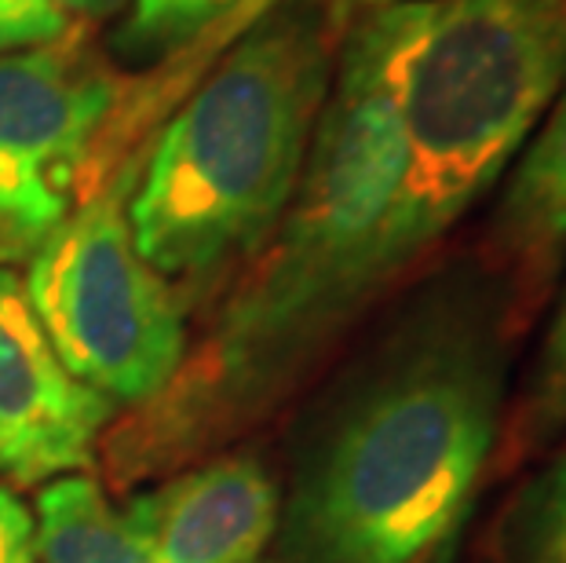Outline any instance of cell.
Segmentation results:
<instances>
[{
    "label": "cell",
    "instance_id": "cell-16",
    "mask_svg": "<svg viewBox=\"0 0 566 563\" xmlns=\"http://www.w3.org/2000/svg\"><path fill=\"white\" fill-rule=\"evenodd\" d=\"M66 11H81V15H106V11H114L122 0H59Z\"/></svg>",
    "mask_w": 566,
    "mask_h": 563
},
{
    "label": "cell",
    "instance_id": "cell-5",
    "mask_svg": "<svg viewBox=\"0 0 566 563\" xmlns=\"http://www.w3.org/2000/svg\"><path fill=\"white\" fill-rule=\"evenodd\" d=\"M128 176L92 190L30 253V307L81 385L114 406H143L187 363L172 282L136 249Z\"/></svg>",
    "mask_w": 566,
    "mask_h": 563
},
{
    "label": "cell",
    "instance_id": "cell-3",
    "mask_svg": "<svg viewBox=\"0 0 566 563\" xmlns=\"http://www.w3.org/2000/svg\"><path fill=\"white\" fill-rule=\"evenodd\" d=\"M347 33L336 0H274L161 128L128 227L165 282L205 285L274 234Z\"/></svg>",
    "mask_w": 566,
    "mask_h": 563
},
{
    "label": "cell",
    "instance_id": "cell-9",
    "mask_svg": "<svg viewBox=\"0 0 566 563\" xmlns=\"http://www.w3.org/2000/svg\"><path fill=\"white\" fill-rule=\"evenodd\" d=\"M493 246L515 304L537 301L566 260V85L509 173L493 220Z\"/></svg>",
    "mask_w": 566,
    "mask_h": 563
},
{
    "label": "cell",
    "instance_id": "cell-11",
    "mask_svg": "<svg viewBox=\"0 0 566 563\" xmlns=\"http://www.w3.org/2000/svg\"><path fill=\"white\" fill-rule=\"evenodd\" d=\"M497 563H566V450L515 490L497 523Z\"/></svg>",
    "mask_w": 566,
    "mask_h": 563
},
{
    "label": "cell",
    "instance_id": "cell-8",
    "mask_svg": "<svg viewBox=\"0 0 566 563\" xmlns=\"http://www.w3.org/2000/svg\"><path fill=\"white\" fill-rule=\"evenodd\" d=\"M161 563H260L274 545L282 494L249 453L205 461L125 509Z\"/></svg>",
    "mask_w": 566,
    "mask_h": 563
},
{
    "label": "cell",
    "instance_id": "cell-6",
    "mask_svg": "<svg viewBox=\"0 0 566 563\" xmlns=\"http://www.w3.org/2000/svg\"><path fill=\"white\" fill-rule=\"evenodd\" d=\"M114 95L74 38L0 55V253H33L66 220Z\"/></svg>",
    "mask_w": 566,
    "mask_h": 563
},
{
    "label": "cell",
    "instance_id": "cell-13",
    "mask_svg": "<svg viewBox=\"0 0 566 563\" xmlns=\"http://www.w3.org/2000/svg\"><path fill=\"white\" fill-rule=\"evenodd\" d=\"M242 4L245 0H128L122 48L139 55L179 48L201 38ZM263 4H274V0H263Z\"/></svg>",
    "mask_w": 566,
    "mask_h": 563
},
{
    "label": "cell",
    "instance_id": "cell-12",
    "mask_svg": "<svg viewBox=\"0 0 566 563\" xmlns=\"http://www.w3.org/2000/svg\"><path fill=\"white\" fill-rule=\"evenodd\" d=\"M566 436V285L556 315L548 322L545 341L526 374L523 399L515 406V450H541L552 439Z\"/></svg>",
    "mask_w": 566,
    "mask_h": 563
},
{
    "label": "cell",
    "instance_id": "cell-15",
    "mask_svg": "<svg viewBox=\"0 0 566 563\" xmlns=\"http://www.w3.org/2000/svg\"><path fill=\"white\" fill-rule=\"evenodd\" d=\"M0 563H38V520L11 487H0Z\"/></svg>",
    "mask_w": 566,
    "mask_h": 563
},
{
    "label": "cell",
    "instance_id": "cell-10",
    "mask_svg": "<svg viewBox=\"0 0 566 563\" xmlns=\"http://www.w3.org/2000/svg\"><path fill=\"white\" fill-rule=\"evenodd\" d=\"M38 563H161L106 490L63 476L38 498Z\"/></svg>",
    "mask_w": 566,
    "mask_h": 563
},
{
    "label": "cell",
    "instance_id": "cell-7",
    "mask_svg": "<svg viewBox=\"0 0 566 563\" xmlns=\"http://www.w3.org/2000/svg\"><path fill=\"white\" fill-rule=\"evenodd\" d=\"M111 417L114 403L63 366L27 285L0 268V469L19 483L81 472Z\"/></svg>",
    "mask_w": 566,
    "mask_h": 563
},
{
    "label": "cell",
    "instance_id": "cell-2",
    "mask_svg": "<svg viewBox=\"0 0 566 563\" xmlns=\"http://www.w3.org/2000/svg\"><path fill=\"white\" fill-rule=\"evenodd\" d=\"M515 307L479 263L395 307L307 414L279 563H424L453 534L497 442Z\"/></svg>",
    "mask_w": 566,
    "mask_h": 563
},
{
    "label": "cell",
    "instance_id": "cell-17",
    "mask_svg": "<svg viewBox=\"0 0 566 563\" xmlns=\"http://www.w3.org/2000/svg\"><path fill=\"white\" fill-rule=\"evenodd\" d=\"M366 4H377V8H384V4H399V0H366Z\"/></svg>",
    "mask_w": 566,
    "mask_h": 563
},
{
    "label": "cell",
    "instance_id": "cell-4",
    "mask_svg": "<svg viewBox=\"0 0 566 563\" xmlns=\"http://www.w3.org/2000/svg\"><path fill=\"white\" fill-rule=\"evenodd\" d=\"M563 85L566 0H406V184L384 282L402 279L509 173Z\"/></svg>",
    "mask_w": 566,
    "mask_h": 563
},
{
    "label": "cell",
    "instance_id": "cell-14",
    "mask_svg": "<svg viewBox=\"0 0 566 563\" xmlns=\"http://www.w3.org/2000/svg\"><path fill=\"white\" fill-rule=\"evenodd\" d=\"M70 38V11L59 0H0V55Z\"/></svg>",
    "mask_w": 566,
    "mask_h": 563
},
{
    "label": "cell",
    "instance_id": "cell-1",
    "mask_svg": "<svg viewBox=\"0 0 566 563\" xmlns=\"http://www.w3.org/2000/svg\"><path fill=\"white\" fill-rule=\"evenodd\" d=\"M406 0L347 27L304 173L260 263L158 399L106 439L117 479L220 447L268 414L388 290L384 249L406 184L399 48Z\"/></svg>",
    "mask_w": 566,
    "mask_h": 563
}]
</instances>
